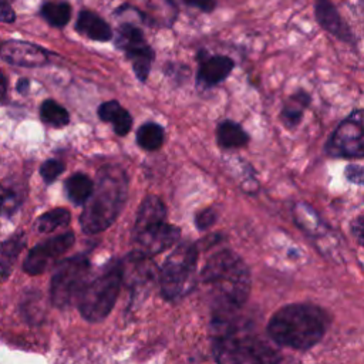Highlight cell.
Masks as SVG:
<instances>
[{"label": "cell", "instance_id": "cell-35", "mask_svg": "<svg viewBox=\"0 0 364 364\" xmlns=\"http://www.w3.org/2000/svg\"><path fill=\"white\" fill-rule=\"evenodd\" d=\"M360 4H361V7L364 9V0H360Z\"/></svg>", "mask_w": 364, "mask_h": 364}, {"label": "cell", "instance_id": "cell-26", "mask_svg": "<svg viewBox=\"0 0 364 364\" xmlns=\"http://www.w3.org/2000/svg\"><path fill=\"white\" fill-rule=\"evenodd\" d=\"M23 200V192L17 186L0 185V215L13 213Z\"/></svg>", "mask_w": 364, "mask_h": 364}, {"label": "cell", "instance_id": "cell-27", "mask_svg": "<svg viewBox=\"0 0 364 364\" xmlns=\"http://www.w3.org/2000/svg\"><path fill=\"white\" fill-rule=\"evenodd\" d=\"M64 171V165L57 161V159H48L41 166H40V173L43 176V179L50 183L53 181H55V178Z\"/></svg>", "mask_w": 364, "mask_h": 364}, {"label": "cell", "instance_id": "cell-9", "mask_svg": "<svg viewBox=\"0 0 364 364\" xmlns=\"http://www.w3.org/2000/svg\"><path fill=\"white\" fill-rule=\"evenodd\" d=\"M88 270L90 262L82 255L64 260L55 270L50 283L51 301L57 307H67L78 300L87 284Z\"/></svg>", "mask_w": 364, "mask_h": 364}, {"label": "cell", "instance_id": "cell-21", "mask_svg": "<svg viewBox=\"0 0 364 364\" xmlns=\"http://www.w3.org/2000/svg\"><path fill=\"white\" fill-rule=\"evenodd\" d=\"M136 141L141 148L146 151H156L164 144V129L155 122H146L139 127L136 132Z\"/></svg>", "mask_w": 364, "mask_h": 364}, {"label": "cell", "instance_id": "cell-32", "mask_svg": "<svg viewBox=\"0 0 364 364\" xmlns=\"http://www.w3.org/2000/svg\"><path fill=\"white\" fill-rule=\"evenodd\" d=\"M16 20L14 10L3 0H0V21L1 23H13Z\"/></svg>", "mask_w": 364, "mask_h": 364}, {"label": "cell", "instance_id": "cell-23", "mask_svg": "<svg viewBox=\"0 0 364 364\" xmlns=\"http://www.w3.org/2000/svg\"><path fill=\"white\" fill-rule=\"evenodd\" d=\"M41 16L54 27H64L71 17V7L65 1L44 3L41 7Z\"/></svg>", "mask_w": 364, "mask_h": 364}, {"label": "cell", "instance_id": "cell-15", "mask_svg": "<svg viewBox=\"0 0 364 364\" xmlns=\"http://www.w3.org/2000/svg\"><path fill=\"white\" fill-rule=\"evenodd\" d=\"M75 28L78 33L95 41H108L112 36L108 23L91 11H81L78 14Z\"/></svg>", "mask_w": 364, "mask_h": 364}, {"label": "cell", "instance_id": "cell-1", "mask_svg": "<svg viewBox=\"0 0 364 364\" xmlns=\"http://www.w3.org/2000/svg\"><path fill=\"white\" fill-rule=\"evenodd\" d=\"M213 355L216 364H279V350L239 316L213 313Z\"/></svg>", "mask_w": 364, "mask_h": 364}, {"label": "cell", "instance_id": "cell-13", "mask_svg": "<svg viewBox=\"0 0 364 364\" xmlns=\"http://www.w3.org/2000/svg\"><path fill=\"white\" fill-rule=\"evenodd\" d=\"M311 104V95L303 88H297L291 94H289L280 108L279 112V119L280 122L287 128V129H296L303 118L304 112Z\"/></svg>", "mask_w": 364, "mask_h": 364}, {"label": "cell", "instance_id": "cell-6", "mask_svg": "<svg viewBox=\"0 0 364 364\" xmlns=\"http://www.w3.org/2000/svg\"><path fill=\"white\" fill-rule=\"evenodd\" d=\"M119 262H109L90 282H87L80 299L78 307L84 318L100 321L112 310L122 280V269Z\"/></svg>", "mask_w": 364, "mask_h": 364}, {"label": "cell", "instance_id": "cell-33", "mask_svg": "<svg viewBox=\"0 0 364 364\" xmlns=\"http://www.w3.org/2000/svg\"><path fill=\"white\" fill-rule=\"evenodd\" d=\"M28 85H30V81H28L27 78H21V80L17 81L16 88H17V91H18L20 94H26V92L28 91Z\"/></svg>", "mask_w": 364, "mask_h": 364}, {"label": "cell", "instance_id": "cell-31", "mask_svg": "<svg viewBox=\"0 0 364 364\" xmlns=\"http://www.w3.org/2000/svg\"><path fill=\"white\" fill-rule=\"evenodd\" d=\"M188 6H192V7H196L205 13H209L215 9L216 6V0H183Z\"/></svg>", "mask_w": 364, "mask_h": 364}, {"label": "cell", "instance_id": "cell-12", "mask_svg": "<svg viewBox=\"0 0 364 364\" xmlns=\"http://www.w3.org/2000/svg\"><path fill=\"white\" fill-rule=\"evenodd\" d=\"M0 57L11 64L18 67H38L47 63V53L27 41L21 40H9L0 46Z\"/></svg>", "mask_w": 364, "mask_h": 364}, {"label": "cell", "instance_id": "cell-3", "mask_svg": "<svg viewBox=\"0 0 364 364\" xmlns=\"http://www.w3.org/2000/svg\"><path fill=\"white\" fill-rule=\"evenodd\" d=\"M330 324L328 314L311 303H291L273 313L267 334L279 346L309 350L321 341Z\"/></svg>", "mask_w": 364, "mask_h": 364}, {"label": "cell", "instance_id": "cell-25", "mask_svg": "<svg viewBox=\"0 0 364 364\" xmlns=\"http://www.w3.org/2000/svg\"><path fill=\"white\" fill-rule=\"evenodd\" d=\"M117 44L118 47H121L125 53L132 50V48H136V47H141V46H145V40H144V34L142 31L132 26V24H121L119 26V30H118V38H117Z\"/></svg>", "mask_w": 364, "mask_h": 364}, {"label": "cell", "instance_id": "cell-10", "mask_svg": "<svg viewBox=\"0 0 364 364\" xmlns=\"http://www.w3.org/2000/svg\"><path fill=\"white\" fill-rule=\"evenodd\" d=\"M74 235L67 232L34 246L23 263L24 272L28 274L43 273L53 262H55L74 245Z\"/></svg>", "mask_w": 364, "mask_h": 364}, {"label": "cell", "instance_id": "cell-28", "mask_svg": "<svg viewBox=\"0 0 364 364\" xmlns=\"http://www.w3.org/2000/svg\"><path fill=\"white\" fill-rule=\"evenodd\" d=\"M344 178L357 186H364V165L361 164H347L344 166Z\"/></svg>", "mask_w": 364, "mask_h": 364}, {"label": "cell", "instance_id": "cell-18", "mask_svg": "<svg viewBox=\"0 0 364 364\" xmlns=\"http://www.w3.org/2000/svg\"><path fill=\"white\" fill-rule=\"evenodd\" d=\"M65 192L75 205L85 203L94 192V182L84 173H74L65 181Z\"/></svg>", "mask_w": 364, "mask_h": 364}, {"label": "cell", "instance_id": "cell-11", "mask_svg": "<svg viewBox=\"0 0 364 364\" xmlns=\"http://www.w3.org/2000/svg\"><path fill=\"white\" fill-rule=\"evenodd\" d=\"M314 17L320 28H323L338 41H354L353 31L331 0H314Z\"/></svg>", "mask_w": 364, "mask_h": 364}, {"label": "cell", "instance_id": "cell-29", "mask_svg": "<svg viewBox=\"0 0 364 364\" xmlns=\"http://www.w3.org/2000/svg\"><path fill=\"white\" fill-rule=\"evenodd\" d=\"M218 219V213L215 209L212 208H206L203 210H200L196 216H195V225L198 229L200 230H206L209 229Z\"/></svg>", "mask_w": 364, "mask_h": 364}, {"label": "cell", "instance_id": "cell-2", "mask_svg": "<svg viewBox=\"0 0 364 364\" xmlns=\"http://www.w3.org/2000/svg\"><path fill=\"white\" fill-rule=\"evenodd\" d=\"M213 304V313L239 311L250 293V273L232 250H219L205 263L200 273Z\"/></svg>", "mask_w": 364, "mask_h": 364}, {"label": "cell", "instance_id": "cell-30", "mask_svg": "<svg viewBox=\"0 0 364 364\" xmlns=\"http://www.w3.org/2000/svg\"><path fill=\"white\" fill-rule=\"evenodd\" d=\"M350 232L360 246L364 247V215L355 216L350 222Z\"/></svg>", "mask_w": 364, "mask_h": 364}, {"label": "cell", "instance_id": "cell-22", "mask_svg": "<svg viewBox=\"0 0 364 364\" xmlns=\"http://www.w3.org/2000/svg\"><path fill=\"white\" fill-rule=\"evenodd\" d=\"M127 55L132 61V68H134L138 80L145 81L148 78V74L151 70V63L154 58L152 48L148 44H145L142 47L127 51Z\"/></svg>", "mask_w": 364, "mask_h": 364}, {"label": "cell", "instance_id": "cell-17", "mask_svg": "<svg viewBox=\"0 0 364 364\" xmlns=\"http://www.w3.org/2000/svg\"><path fill=\"white\" fill-rule=\"evenodd\" d=\"M98 115L102 121L112 124L115 134L127 135L132 127V117L117 101L102 102L98 108Z\"/></svg>", "mask_w": 364, "mask_h": 364}, {"label": "cell", "instance_id": "cell-16", "mask_svg": "<svg viewBox=\"0 0 364 364\" xmlns=\"http://www.w3.org/2000/svg\"><path fill=\"white\" fill-rule=\"evenodd\" d=\"M216 141L219 146L225 149H236L246 146L250 141V135L240 124L225 119L216 128Z\"/></svg>", "mask_w": 364, "mask_h": 364}, {"label": "cell", "instance_id": "cell-24", "mask_svg": "<svg viewBox=\"0 0 364 364\" xmlns=\"http://www.w3.org/2000/svg\"><path fill=\"white\" fill-rule=\"evenodd\" d=\"M40 115L44 122L53 127H64L70 121V115L67 109L53 100H46L40 105Z\"/></svg>", "mask_w": 364, "mask_h": 364}, {"label": "cell", "instance_id": "cell-14", "mask_svg": "<svg viewBox=\"0 0 364 364\" xmlns=\"http://www.w3.org/2000/svg\"><path fill=\"white\" fill-rule=\"evenodd\" d=\"M235 68V61L228 55H210L200 61L198 82L205 87H215L225 81Z\"/></svg>", "mask_w": 364, "mask_h": 364}, {"label": "cell", "instance_id": "cell-5", "mask_svg": "<svg viewBox=\"0 0 364 364\" xmlns=\"http://www.w3.org/2000/svg\"><path fill=\"white\" fill-rule=\"evenodd\" d=\"M179 228L166 222V209L156 196H148L139 206L132 229L135 253L149 257L171 247L179 239Z\"/></svg>", "mask_w": 364, "mask_h": 364}, {"label": "cell", "instance_id": "cell-34", "mask_svg": "<svg viewBox=\"0 0 364 364\" xmlns=\"http://www.w3.org/2000/svg\"><path fill=\"white\" fill-rule=\"evenodd\" d=\"M6 92H7V78L4 77L3 71L0 70V101L4 98Z\"/></svg>", "mask_w": 364, "mask_h": 364}, {"label": "cell", "instance_id": "cell-8", "mask_svg": "<svg viewBox=\"0 0 364 364\" xmlns=\"http://www.w3.org/2000/svg\"><path fill=\"white\" fill-rule=\"evenodd\" d=\"M324 152L338 159L364 158V108L354 109L338 122L327 138Z\"/></svg>", "mask_w": 364, "mask_h": 364}, {"label": "cell", "instance_id": "cell-20", "mask_svg": "<svg viewBox=\"0 0 364 364\" xmlns=\"http://www.w3.org/2000/svg\"><path fill=\"white\" fill-rule=\"evenodd\" d=\"M70 212L64 208H55L43 213L36 222V230L40 233H50L58 228L68 225L70 222Z\"/></svg>", "mask_w": 364, "mask_h": 364}, {"label": "cell", "instance_id": "cell-7", "mask_svg": "<svg viewBox=\"0 0 364 364\" xmlns=\"http://www.w3.org/2000/svg\"><path fill=\"white\" fill-rule=\"evenodd\" d=\"M198 249L183 242L166 257L161 272V289L165 299L175 301L186 296L196 283Z\"/></svg>", "mask_w": 364, "mask_h": 364}, {"label": "cell", "instance_id": "cell-4", "mask_svg": "<svg viewBox=\"0 0 364 364\" xmlns=\"http://www.w3.org/2000/svg\"><path fill=\"white\" fill-rule=\"evenodd\" d=\"M128 193V178L118 166H104L98 172L97 186L85 202L80 223L85 233L94 235L109 228L119 215Z\"/></svg>", "mask_w": 364, "mask_h": 364}, {"label": "cell", "instance_id": "cell-19", "mask_svg": "<svg viewBox=\"0 0 364 364\" xmlns=\"http://www.w3.org/2000/svg\"><path fill=\"white\" fill-rule=\"evenodd\" d=\"M293 215H294V222L303 229L304 232L310 235H318L323 229L324 225L318 216V213L304 202H299L293 208Z\"/></svg>", "mask_w": 364, "mask_h": 364}]
</instances>
